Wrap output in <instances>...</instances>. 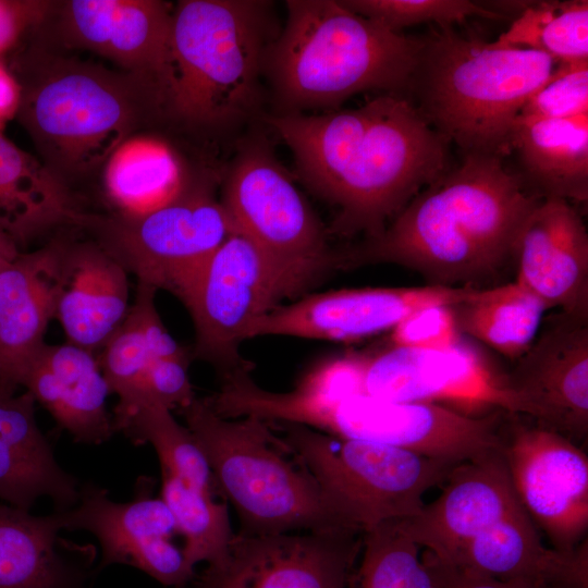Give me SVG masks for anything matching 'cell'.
<instances>
[{
	"label": "cell",
	"instance_id": "cell-1",
	"mask_svg": "<svg viewBox=\"0 0 588 588\" xmlns=\"http://www.w3.org/2000/svg\"><path fill=\"white\" fill-rule=\"evenodd\" d=\"M268 123L290 147L298 176L338 208L331 232L379 236L451 168L450 142L402 95L323 114L280 113Z\"/></svg>",
	"mask_w": 588,
	"mask_h": 588
},
{
	"label": "cell",
	"instance_id": "cell-2",
	"mask_svg": "<svg viewBox=\"0 0 588 588\" xmlns=\"http://www.w3.org/2000/svg\"><path fill=\"white\" fill-rule=\"evenodd\" d=\"M463 156L379 236L342 253L343 267L394 264L430 284L461 286L456 283L487 278L513 258L518 232L542 197L505 167L504 157Z\"/></svg>",
	"mask_w": 588,
	"mask_h": 588
},
{
	"label": "cell",
	"instance_id": "cell-3",
	"mask_svg": "<svg viewBox=\"0 0 588 588\" xmlns=\"http://www.w3.org/2000/svg\"><path fill=\"white\" fill-rule=\"evenodd\" d=\"M5 57L20 87L16 117L40 161L70 188L167 119L166 95L150 79L66 56L32 33Z\"/></svg>",
	"mask_w": 588,
	"mask_h": 588
},
{
	"label": "cell",
	"instance_id": "cell-4",
	"mask_svg": "<svg viewBox=\"0 0 588 588\" xmlns=\"http://www.w3.org/2000/svg\"><path fill=\"white\" fill-rule=\"evenodd\" d=\"M265 73L285 111L331 107L366 90L406 97L422 38L370 21L341 1L289 0Z\"/></svg>",
	"mask_w": 588,
	"mask_h": 588
},
{
	"label": "cell",
	"instance_id": "cell-5",
	"mask_svg": "<svg viewBox=\"0 0 588 588\" xmlns=\"http://www.w3.org/2000/svg\"><path fill=\"white\" fill-rule=\"evenodd\" d=\"M554 63L535 50L498 46L443 27L422 38L406 97L463 155L504 157L522 108L550 77Z\"/></svg>",
	"mask_w": 588,
	"mask_h": 588
},
{
	"label": "cell",
	"instance_id": "cell-6",
	"mask_svg": "<svg viewBox=\"0 0 588 588\" xmlns=\"http://www.w3.org/2000/svg\"><path fill=\"white\" fill-rule=\"evenodd\" d=\"M273 40L266 1H179L172 15L167 119L209 133L249 118L259 103Z\"/></svg>",
	"mask_w": 588,
	"mask_h": 588
},
{
	"label": "cell",
	"instance_id": "cell-7",
	"mask_svg": "<svg viewBox=\"0 0 588 588\" xmlns=\"http://www.w3.org/2000/svg\"><path fill=\"white\" fill-rule=\"evenodd\" d=\"M179 412L210 466L219 495L233 505L240 534L355 529L269 421L222 417L198 397Z\"/></svg>",
	"mask_w": 588,
	"mask_h": 588
},
{
	"label": "cell",
	"instance_id": "cell-8",
	"mask_svg": "<svg viewBox=\"0 0 588 588\" xmlns=\"http://www.w3.org/2000/svg\"><path fill=\"white\" fill-rule=\"evenodd\" d=\"M219 188L234 231L256 246L285 298L307 293L342 267V253L331 248L328 232L268 144H243Z\"/></svg>",
	"mask_w": 588,
	"mask_h": 588
},
{
	"label": "cell",
	"instance_id": "cell-9",
	"mask_svg": "<svg viewBox=\"0 0 588 588\" xmlns=\"http://www.w3.org/2000/svg\"><path fill=\"white\" fill-rule=\"evenodd\" d=\"M212 174L193 176L171 200L139 215L85 212L77 225L137 283L180 301L234 228L217 196Z\"/></svg>",
	"mask_w": 588,
	"mask_h": 588
},
{
	"label": "cell",
	"instance_id": "cell-10",
	"mask_svg": "<svg viewBox=\"0 0 588 588\" xmlns=\"http://www.w3.org/2000/svg\"><path fill=\"white\" fill-rule=\"evenodd\" d=\"M272 424L280 426V438L344 522L362 532L416 516L425 505L424 494L442 485L455 466L391 445L342 439L301 425Z\"/></svg>",
	"mask_w": 588,
	"mask_h": 588
},
{
	"label": "cell",
	"instance_id": "cell-11",
	"mask_svg": "<svg viewBox=\"0 0 588 588\" xmlns=\"http://www.w3.org/2000/svg\"><path fill=\"white\" fill-rule=\"evenodd\" d=\"M291 417L327 434L391 445L455 465L502 448L494 416H473L432 403L311 393L294 402Z\"/></svg>",
	"mask_w": 588,
	"mask_h": 588
},
{
	"label": "cell",
	"instance_id": "cell-12",
	"mask_svg": "<svg viewBox=\"0 0 588 588\" xmlns=\"http://www.w3.org/2000/svg\"><path fill=\"white\" fill-rule=\"evenodd\" d=\"M285 298L269 264L245 236L233 232L212 254L181 303L195 329L192 357L223 371L249 369L240 345L250 329Z\"/></svg>",
	"mask_w": 588,
	"mask_h": 588
},
{
	"label": "cell",
	"instance_id": "cell-13",
	"mask_svg": "<svg viewBox=\"0 0 588 588\" xmlns=\"http://www.w3.org/2000/svg\"><path fill=\"white\" fill-rule=\"evenodd\" d=\"M363 393L394 402H422L458 412L497 408L535 417L534 409L473 346L462 341L446 350L391 345L364 354Z\"/></svg>",
	"mask_w": 588,
	"mask_h": 588
},
{
	"label": "cell",
	"instance_id": "cell-14",
	"mask_svg": "<svg viewBox=\"0 0 588 588\" xmlns=\"http://www.w3.org/2000/svg\"><path fill=\"white\" fill-rule=\"evenodd\" d=\"M173 7L160 0L51 1L38 26L49 46L90 51L158 85L168 98L173 77Z\"/></svg>",
	"mask_w": 588,
	"mask_h": 588
},
{
	"label": "cell",
	"instance_id": "cell-15",
	"mask_svg": "<svg viewBox=\"0 0 588 588\" xmlns=\"http://www.w3.org/2000/svg\"><path fill=\"white\" fill-rule=\"evenodd\" d=\"M364 532H235L223 559L181 588H348Z\"/></svg>",
	"mask_w": 588,
	"mask_h": 588
},
{
	"label": "cell",
	"instance_id": "cell-16",
	"mask_svg": "<svg viewBox=\"0 0 588 588\" xmlns=\"http://www.w3.org/2000/svg\"><path fill=\"white\" fill-rule=\"evenodd\" d=\"M154 480L138 479L134 497L126 502L109 498L107 489L81 485L79 499L70 510L56 512L62 529L90 532L99 542V568L128 565L173 588L186 585L196 574L172 542L174 518L161 499L154 497Z\"/></svg>",
	"mask_w": 588,
	"mask_h": 588
},
{
	"label": "cell",
	"instance_id": "cell-17",
	"mask_svg": "<svg viewBox=\"0 0 588 588\" xmlns=\"http://www.w3.org/2000/svg\"><path fill=\"white\" fill-rule=\"evenodd\" d=\"M515 494L536 527L561 552H573L588 529V458L548 427H517L502 437Z\"/></svg>",
	"mask_w": 588,
	"mask_h": 588
},
{
	"label": "cell",
	"instance_id": "cell-18",
	"mask_svg": "<svg viewBox=\"0 0 588 588\" xmlns=\"http://www.w3.org/2000/svg\"><path fill=\"white\" fill-rule=\"evenodd\" d=\"M476 287L428 284L411 287H360L305 295L278 305L255 322L248 339L293 336L359 341L394 329L412 313L428 306H455Z\"/></svg>",
	"mask_w": 588,
	"mask_h": 588
},
{
	"label": "cell",
	"instance_id": "cell-19",
	"mask_svg": "<svg viewBox=\"0 0 588 588\" xmlns=\"http://www.w3.org/2000/svg\"><path fill=\"white\" fill-rule=\"evenodd\" d=\"M513 259L516 282L535 294L548 309L587 321L588 233L569 201L541 198L516 237Z\"/></svg>",
	"mask_w": 588,
	"mask_h": 588
},
{
	"label": "cell",
	"instance_id": "cell-20",
	"mask_svg": "<svg viewBox=\"0 0 588 588\" xmlns=\"http://www.w3.org/2000/svg\"><path fill=\"white\" fill-rule=\"evenodd\" d=\"M443 483L441 494L416 516L399 519L403 531L442 563L523 509L501 450L455 465Z\"/></svg>",
	"mask_w": 588,
	"mask_h": 588
},
{
	"label": "cell",
	"instance_id": "cell-21",
	"mask_svg": "<svg viewBox=\"0 0 588 588\" xmlns=\"http://www.w3.org/2000/svg\"><path fill=\"white\" fill-rule=\"evenodd\" d=\"M564 317L532 343L507 377L544 427L584 438L588 428V328L586 321Z\"/></svg>",
	"mask_w": 588,
	"mask_h": 588
},
{
	"label": "cell",
	"instance_id": "cell-22",
	"mask_svg": "<svg viewBox=\"0 0 588 588\" xmlns=\"http://www.w3.org/2000/svg\"><path fill=\"white\" fill-rule=\"evenodd\" d=\"M130 306L125 268L90 237L61 236L54 319L66 342L97 354Z\"/></svg>",
	"mask_w": 588,
	"mask_h": 588
},
{
	"label": "cell",
	"instance_id": "cell-23",
	"mask_svg": "<svg viewBox=\"0 0 588 588\" xmlns=\"http://www.w3.org/2000/svg\"><path fill=\"white\" fill-rule=\"evenodd\" d=\"M25 388L75 442L99 445L115 432L106 400L111 394L97 354L65 342L45 343L21 373Z\"/></svg>",
	"mask_w": 588,
	"mask_h": 588
},
{
	"label": "cell",
	"instance_id": "cell-24",
	"mask_svg": "<svg viewBox=\"0 0 588 588\" xmlns=\"http://www.w3.org/2000/svg\"><path fill=\"white\" fill-rule=\"evenodd\" d=\"M0 380V499L30 511L49 498L56 512L72 509L79 499L78 480L57 462L35 417V400L27 391Z\"/></svg>",
	"mask_w": 588,
	"mask_h": 588
},
{
	"label": "cell",
	"instance_id": "cell-25",
	"mask_svg": "<svg viewBox=\"0 0 588 588\" xmlns=\"http://www.w3.org/2000/svg\"><path fill=\"white\" fill-rule=\"evenodd\" d=\"M61 236L21 252L0 272V380H17L46 343L59 291ZM19 387V385H17Z\"/></svg>",
	"mask_w": 588,
	"mask_h": 588
},
{
	"label": "cell",
	"instance_id": "cell-26",
	"mask_svg": "<svg viewBox=\"0 0 588 588\" xmlns=\"http://www.w3.org/2000/svg\"><path fill=\"white\" fill-rule=\"evenodd\" d=\"M59 515L0 505V588H86L93 547L64 540Z\"/></svg>",
	"mask_w": 588,
	"mask_h": 588
},
{
	"label": "cell",
	"instance_id": "cell-27",
	"mask_svg": "<svg viewBox=\"0 0 588 588\" xmlns=\"http://www.w3.org/2000/svg\"><path fill=\"white\" fill-rule=\"evenodd\" d=\"M83 213L70 187L0 132V229L20 248L76 228Z\"/></svg>",
	"mask_w": 588,
	"mask_h": 588
},
{
	"label": "cell",
	"instance_id": "cell-28",
	"mask_svg": "<svg viewBox=\"0 0 588 588\" xmlns=\"http://www.w3.org/2000/svg\"><path fill=\"white\" fill-rule=\"evenodd\" d=\"M511 149L517 151L525 181L540 197L587 200L588 114L560 120L516 119Z\"/></svg>",
	"mask_w": 588,
	"mask_h": 588
},
{
	"label": "cell",
	"instance_id": "cell-29",
	"mask_svg": "<svg viewBox=\"0 0 588 588\" xmlns=\"http://www.w3.org/2000/svg\"><path fill=\"white\" fill-rule=\"evenodd\" d=\"M102 169L106 196L120 215H139L162 206L193 177L169 142L145 132L121 144Z\"/></svg>",
	"mask_w": 588,
	"mask_h": 588
},
{
	"label": "cell",
	"instance_id": "cell-30",
	"mask_svg": "<svg viewBox=\"0 0 588 588\" xmlns=\"http://www.w3.org/2000/svg\"><path fill=\"white\" fill-rule=\"evenodd\" d=\"M156 293L151 286L137 283L126 317L97 353L110 392L119 402L130 397L154 359L188 353L163 324Z\"/></svg>",
	"mask_w": 588,
	"mask_h": 588
},
{
	"label": "cell",
	"instance_id": "cell-31",
	"mask_svg": "<svg viewBox=\"0 0 588 588\" xmlns=\"http://www.w3.org/2000/svg\"><path fill=\"white\" fill-rule=\"evenodd\" d=\"M461 333L470 335L510 359H519L532 345L547 306L516 281L476 289L453 306Z\"/></svg>",
	"mask_w": 588,
	"mask_h": 588
},
{
	"label": "cell",
	"instance_id": "cell-32",
	"mask_svg": "<svg viewBox=\"0 0 588 588\" xmlns=\"http://www.w3.org/2000/svg\"><path fill=\"white\" fill-rule=\"evenodd\" d=\"M359 588H449L453 571L420 547L399 520L381 523L363 535Z\"/></svg>",
	"mask_w": 588,
	"mask_h": 588
},
{
	"label": "cell",
	"instance_id": "cell-33",
	"mask_svg": "<svg viewBox=\"0 0 588 588\" xmlns=\"http://www.w3.org/2000/svg\"><path fill=\"white\" fill-rule=\"evenodd\" d=\"M114 431L134 444H150L159 458L160 470L210 495H219L210 466L186 426L160 405H142L113 413Z\"/></svg>",
	"mask_w": 588,
	"mask_h": 588
},
{
	"label": "cell",
	"instance_id": "cell-34",
	"mask_svg": "<svg viewBox=\"0 0 588 588\" xmlns=\"http://www.w3.org/2000/svg\"><path fill=\"white\" fill-rule=\"evenodd\" d=\"M493 42L535 50L558 63L588 61V1L528 2Z\"/></svg>",
	"mask_w": 588,
	"mask_h": 588
},
{
	"label": "cell",
	"instance_id": "cell-35",
	"mask_svg": "<svg viewBox=\"0 0 588 588\" xmlns=\"http://www.w3.org/2000/svg\"><path fill=\"white\" fill-rule=\"evenodd\" d=\"M161 499L169 507L177 534L185 539L182 548L187 564L223 559L235 532L231 528L228 505L179 478L161 473Z\"/></svg>",
	"mask_w": 588,
	"mask_h": 588
},
{
	"label": "cell",
	"instance_id": "cell-36",
	"mask_svg": "<svg viewBox=\"0 0 588 588\" xmlns=\"http://www.w3.org/2000/svg\"><path fill=\"white\" fill-rule=\"evenodd\" d=\"M347 9L373 21L390 30L401 33L405 27L433 22L443 27H452L468 17L491 20L506 17L467 0H343Z\"/></svg>",
	"mask_w": 588,
	"mask_h": 588
},
{
	"label": "cell",
	"instance_id": "cell-37",
	"mask_svg": "<svg viewBox=\"0 0 588 588\" xmlns=\"http://www.w3.org/2000/svg\"><path fill=\"white\" fill-rule=\"evenodd\" d=\"M588 114V61L559 63L517 119L560 120Z\"/></svg>",
	"mask_w": 588,
	"mask_h": 588
},
{
	"label": "cell",
	"instance_id": "cell-38",
	"mask_svg": "<svg viewBox=\"0 0 588 588\" xmlns=\"http://www.w3.org/2000/svg\"><path fill=\"white\" fill-rule=\"evenodd\" d=\"M191 355L186 353L154 359L130 397L118 402L113 413L142 405H160L172 412L191 404L196 397L188 373Z\"/></svg>",
	"mask_w": 588,
	"mask_h": 588
},
{
	"label": "cell",
	"instance_id": "cell-39",
	"mask_svg": "<svg viewBox=\"0 0 588 588\" xmlns=\"http://www.w3.org/2000/svg\"><path fill=\"white\" fill-rule=\"evenodd\" d=\"M463 341L453 306L437 305L420 308L391 330V345L446 350Z\"/></svg>",
	"mask_w": 588,
	"mask_h": 588
},
{
	"label": "cell",
	"instance_id": "cell-40",
	"mask_svg": "<svg viewBox=\"0 0 588 588\" xmlns=\"http://www.w3.org/2000/svg\"><path fill=\"white\" fill-rule=\"evenodd\" d=\"M51 1L0 0V60L46 17Z\"/></svg>",
	"mask_w": 588,
	"mask_h": 588
},
{
	"label": "cell",
	"instance_id": "cell-41",
	"mask_svg": "<svg viewBox=\"0 0 588 588\" xmlns=\"http://www.w3.org/2000/svg\"><path fill=\"white\" fill-rule=\"evenodd\" d=\"M453 569V568H452ZM449 588H554L532 579L500 580L489 577L469 575L453 569Z\"/></svg>",
	"mask_w": 588,
	"mask_h": 588
},
{
	"label": "cell",
	"instance_id": "cell-42",
	"mask_svg": "<svg viewBox=\"0 0 588 588\" xmlns=\"http://www.w3.org/2000/svg\"><path fill=\"white\" fill-rule=\"evenodd\" d=\"M19 103L20 87L4 62L0 60V132L13 117H16Z\"/></svg>",
	"mask_w": 588,
	"mask_h": 588
},
{
	"label": "cell",
	"instance_id": "cell-43",
	"mask_svg": "<svg viewBox=\"0 0 588 588\" xmlns=\"http://www.w3.org/2000/svg\"><path fill=\"white\" fill-rule=\"evenodd\" d=\"M17 244L0 229V272L21 253Z\"/></svg>",
	"mask_w": 588,
	"mask_h": 588
}]
</instances>
